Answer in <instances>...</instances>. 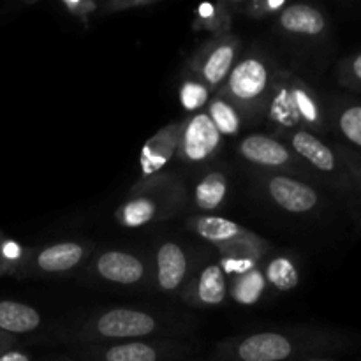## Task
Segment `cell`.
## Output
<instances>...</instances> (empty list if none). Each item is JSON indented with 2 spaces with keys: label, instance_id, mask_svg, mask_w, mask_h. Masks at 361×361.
Wrapping results in <instances>:
<instances>
[{
  "label": "cell",
  "instance_id": "1",
  "mask_svg": "<svg viewBox=\"0 0 361 361\" xmlns=\"http://www.w3.org/2000/svg\"><path fill=\"white\" fill-rule=\"evenodd\" d=\"M268 116L286 130L321 133L330 127V111L309 83L286 74L275 81L268 101Z\"/></svg>",
  "mask_w": 361,
  "mask_h": 361
},
{
  "label": "cell",
  "instance_id": "2",
  "mask_svg": "<svg viewBox=\"0 0 361 361\" xmlns=\"http://www.w3.org/2000/svg\"><path fill=\"white\" fill-rule=\"evenodd\" d=\"M270 87V67L259 56H245L228 76L226 92L236 104H252L267 94Z\"/></svg>",
  "mask_w": 361,
  "mask_h": 361
},
{
  "label": "cell",
  "instance_id": "3",
  "mask_svg": "<svg viewBox=\"0 0 361 361\" xmlns=\"http://www.w3.org/2000/svg\"><path fill=\"white\" fill-rule=\"evenodd\" d=\"M221 133L208 113H196L180 129L178 154L189 162H201L210 159L221 147Z\"/></svg>",
  "mask_w": 361,
  "mask_h": 361
},
{
  "label": "cell",
  "instance_id": "4",
  "mask_svg": "<svg viewBox=\"0 0 361 361\" xmlns=\"http://www.w3.org/2000/svg\"><path fill=\"white\" fill-rule=\"evenodd\" d=\"M95 334L101 338H141L157 330V321L150 314L136 309H113L97 317Z\"/></svg>",
  "mask_w": 361,
  "mask_h": 361
},
{
  "label": "cell",
  "instance_id": "5",
  "mask_svg": "<svg viewBox=\"0 0 361 361\" xmlns=\"http://www.w3.org/2000/svg\"><path fill=\"white\" fill-rule=\"evenodd\" d=\"M267 189L275 204L289 214H310L321 204L319 192L312 185L293 176H271L267 182Z\"/></svg>",
  "mask_w": 361,
  "mask_h": 361
},
{
  "label": "cell",
  "instance_id": "6",
  "mask_svg": "<svg viewBox=\"0 0 361 361\" xmlns=\"http://www.w3.org/2000/svg\"><path fill=\"white\" fill-rule=\"evenodd\" d=\"M296 355L295 342L274 331L249 335L238 342L231 356L238 361H286Z\"/></svg>",
  "mask_w": 361,
  "mask_h": 361
},
{
  "label": "cell",
  "instance_id": "7",
  "mask_svg": "<svg viewBox=\"0 0 361 361\" xmlns=\"http://www.w3.org/2000/svg\"><path fill=\"white\" fill-rule=\"evenodd\" d=\"M289 145L300 159L307 162L321 176L330 175L344 162L341 152L334 150L326 141L309 130H295L289 136Z\"/></svg>",
  "mask_w": 361,
  "mask_h": 361
},
{
  "label": "cell",
  "instance_id": "8",
  "mask_svg": "<svg viewBox=\"0 0 361 361\" xmlns=\"http://www.w3.org/2000/svg\"><path fill=\"white\" fill-rule=\"evenodd\" d=\"M236 51H238V41L231 37H224L208 44L201 55L200 71H197L203 78V83L212 88L224 83L235 67Z\"/></svg>",
  "mask_w": 361,
  "mask_h": 361
},
{
  "label": "cell",
  "instance_id": "9",
  "mask_svg": "<svg viewBox=\"0 0 361 361\" xmlns=\"http://www.w3.org/2000/svg\"><path fill=\"white\" fill-rule=\"evenodd\" d=\"M330 127L344 141V150L361 159V101L341 97L330 111Z\"/></svg>",
  "mask_w": 361,
  "mask_h": 361
},
{
  "label": "cell",
  "instance_id": "10",
  "mask_svg": "<svg viewBox=\"0 0 361 361\" xmlns=\"http://www.w3.org/2000/svg\"><path fill=\"white\" fill-rule=\"evenodd\" d=\"M243 159L263 168H289L295 164V157L288 147L279 140L264 134H250L242 140L238 147Z\"/></svg>",
  "mask_w": 361,
  "mask_h": 361
},
{
  "label": "cell",
  "instance_id": "11",
  "mask_svg": "<svg viewBox=\"0 0 361 361\" xmlns=\"http://www.w3.org/2000/svg\"><path fill=\"white\" fill-rule=\"evenodd\" d=\"M279 25L288 34L319 39L328 34V20L323 11L309 4H291L281 11Z\"/></svg>",
  "mask_w": 361,
  "mask_h": 361
},
{
  "label": "cell",
  "instance_id": "12",
  "mask_svg": "<svg viewBox=\"0 0 361 361\" xmlns=\"http://www.w3.org/2000/svg\"><path fill=\"white\" fill-rule=\"evenodd\" d=\"M95 270L104 281L122 286L137 284L145 277V264L140 257L122 250H108L101 254Z\"/></svg>",
  "mask_w": 361,
  "mask_h": 361
},
{
  "label": "cell",
  "instance_id": "13",
  "mask_svg": "<svg viewBox=\"0 0 361 361\" xmlns=\"http://www.w3.org/2000/svg\"><path fill=\"white\" fill-rule=\"evenodd\" d=\"M189 271L187 254L178 243L164 242L157 250V282L162 291H176Z\"/></svg>",
  "mask_w": 361,
  "mask_h": 361
},
{
  "label": "cell",
  "instance_id": "14",
  "mask_svg": "<svg viewBox=\"0 0 361 361\" xmlns=\"http://www.w3.org/2000/svg\"><path fill=\"white\" fill-rule=\"evenodd\" d=\"M222 252H224L221 264L222 271L240 277L256 268V263L261 257V242L243 233L240 238L222 245Z\"/></svg>",
  "mask_w": 361,
  "mask_h": 361
},
{
  "label": "cell",
  "instance_id": "15",
  "mask_svg": "<svg viewBox=\"0 0 361 361\" xmlns=\"http://www.w3.org/2000/svg\"><path fill=\"white\" fill-rule=\"evenodd\" d=\"M180 129L176 127H166L161 133L155 134L141 150V169L145 175H154L169 162L171 155L178 152Z\"/></svg>",
  "mask_w": 361,
  "mask_h": 361
},
{
  "label": "cell",
  "instance_id": "16",
  "mask_svg": "<svg viewBox=\"0 0 361 361\" xmlns=\"http://www.w3.org/2000/svg\"><path fill=\"white\" fill-rule=\"evenodd\" d=\"M41 326V314L30 305L2 300L0 302V334H30Z\"/></svg>",
  "mask_w": 361,
  "mask_h": 361
},
{
  "label": "cell",
  "instance_id": "17",
  "mask_svg": "<svg viewBox=\"0 0 361 361\" xmlns=\"http://www.w3.org/2000/svg\"><path fill=\"white\" fill-rule=\"evenodd\" d=\"M85 247L76 242H63L49 245L42 249L35 256V264L41 271L48 274H60V271H69L83 259Z\"/></svg>",
  "mask_w": 361,
  "mask_h": 361
},
{
  "label": "cell",
  "instance_id": "18",
  "mask_svg": "<svg viewBox=\"0 0 361 361\" xmlns=\"http://www.w3.org/2000/svg\"><path fill=\"white\" fill-rule=\"evenodd\" d=\"M226 295H228L226 274L219 264H208L207 268H203L200 279H197L194 298L201 305L214 307L224 302Z\"/></svg>",
  "mask_w": 361,
  "mask_h": 361
},
{
  "label": "cell",
  "instance_id": "19",
  "mask_svg": "<svg viewBox=\"0 0 361 361\" xmlns=\"http://www.w3.org/2000/svg\"><path fill=\"white\" fill-rule=\"evenodd\" d=\"M192 229L201 236L217 245H226L233 240L240 238L243 235L242 226L229 221L224 217H215V215H203L192 221Z\"/></svg>",
  "mask_w": 361,
  "mask_h": 361
},
{
  "label": "cell",
  "instance_id": "20",
  "mask_svg": "<svg viewBox=\"0 0 361 361\" xmlns=\"http://www.w3.org/2000/svg\"><path fill=\"white\" fill-rule=\"evenodd\" d=\"M228 194V180L222 173H210L197 183L194 190V201L201 210H217Z\"/></svg>",
  "mask_w": 361,
  "mask_h": 361
},
{
  "label": "cell",
  "instance_id": "21",
  "mask_svg": "<svg viewBox=\"0 0 361 361\" xmlns=\"http://www.w3.org/2000/svg\"><path fill=\"white\" fill-rule=\"evenodd\" d=\"M162 353L155 345L145 342H122L106 348L99 355V361H161Z\"/></svg>",
  "mask_w": 361,
  "mask_h": 361
},
{
  "label": "cell",
  "instance_id": "22",
  "mask_svg": "<svg viewBox=\"0 0 361 361\" xmlns=\"http://www.w3.org/2000/svg\"><path fill=\"white\" fill-rule=\"evenodd\" d=\"M208 116L217 127L221 136L222 134L235 136L242 127V120H240L238 109L235 108V102L229 101L226 95H217L215 99H212L208 104Z\"/></svg>",
  "mask_w": 361,
  "mask_h": 361
},
{
  "label": "cell",
  "instance_id": "23",
  "mask_svg": "<svg viewBox=\"0 0 361 361\" xmlns=\"http://www.w3.org/2000/svg\"><path fill=\"white\" fill-rule=\"evenodd\" d=\"M264 288H267L264 274L257 270V268H254V270L247 271V274L240 275V277H235L231 286V296L240 305H254L263 296Z\"/></svg>",
  "mask_w": 361,
  "mask_h": 361
},
{
  "label": "cell",
  "instance_id": "24",
  "mask_svg": "<svg viewBox=\"0 0 361 361\" xmlns=\"http://www.w3.org/2000/svg\"><path fill=\"white\" fill-rule=\"evenodd\" d=\"M155 215H157V203L152 197L140 196L120 207L116 217L126 228H141L154 221Z\"/></svg>",
  "mask_w": 361,
  "mask_h": 361
},
{
  "label": "cell",
  "instance_id": "25",
  "mask_svg": "<svg viewBox=\"0 0 361 361\" xmlns=\"http://www.w3.org/2000/svg\"><path fill=\"white\" fill-rule=\"evenodd\" d=\"M267 282H270L275 289L279 291H291L298 286L300 275L298 268L295 267L291 259L288 257H275L270 261L267 267V274H264Z\"/></svg>",
  "mask_w": 361,
  "mask_h": 361
},
{
  "label": "cell",
  "instance_id": "26",
  "mask_svg": "<svg viewBox=\"0 0 361 361\" xmlns=\"http://www.w3.org/2000/svg\"><path fill=\"white\" fill-rule=\"evenodd\" d=\"M337 76L342 87L361 94V51L353 53L342 60Z\"/></svg>",
  "mask_w": 361,
  "mask_h": 361
},
{
  "label": "cell",
  "instance_id": "27",
  "mask_svg": "<svg viewBox=\"0 0 361 361\" xmlns=\"http://www.w3.org/2000/svg\"><path fill=\"white\" fill-rule=\"evenodd\" d=\"M210 92L203 81H185L180 87V102L187 111H196L208 102Z\"/></svg>",
  "mask_w": 361,
  "mask_h": 361
},
{
  "label": "cell",
  "instance_id": "28",
  "mask_svg": "<svg viewBox=\"0 0 361 361\" xmlns=\"http://www.w3.org/2000/svg\"><path fill=\"white\" fill-rule=\"evenodd\" d=\"M23 256V249L14 240L0 236V270H11Z\"/></svg>",
  "mask_w": 361,
  "mask_h": 361
},
{
  "label": "cell",
  "instance_id": "29",
  "mask_svg": "<svg viewBox=\"0 0 361 361\" xmlns=\"http://www.w3.org/2000/svg\"><path fill=\"white\" fill-rule=\"evenodd\" d=\"M288 4L284 2H264V0H256V2H250L247 4L245 9L247 14L252 18H263L268 16L271 11H279V9H284Z\"/></svg>",
  "mask_w": 361,
  "mask_h": 361
},
{
  "label": "cell",
  "instance_id": "30",
  "mask_svg": "<svg viewBox=\"0 0 361 361\" xmlns=\"http://www.w3.org/2000/svg\"><path fill=\"white\" fill-rule=\"evenodd\" d=\"M62 6L69 11L74 16H87V14L94 13L97 9V4L90 2V0H80V2H71V0H63Z\"/></svg>",
  "mask_w": 361,
  "mask_h": 361
},
{
  "label": "cell",
  "instance_id": "31",
  "mask_svg": "<svg viewBox=\"0 0 361 361\" xmlns=\"http://www.w3.org/2000/svg\"><path fill=\"white\" fill-rule=\"evenodd\" d=\"M338 150H341V154H342V157H344L345 164H348L349 171L353 173V176H355V180L358 182V185L361 187V159L355 157V155H351V154H348L344 148H338Z\"/></svg>",
  "mask_w": 361,
  "mask_h": 361
},
{
  "label": "cell",
  "instance_id": "32",
  "mask_svg": "<svg viewBox=\"0 0 361 361\" xmlns=\"http://www.w3.org/2000/svg\"><path fill=\"white\" fill-rule=\"evenodd\" d=\"M0 361H32L30 356L23 351H18V349H4L0 353Z\"/></svg>",
  "mask_w": 361,
  "mask_h": 361
},
{
  "label": "cell",
  "instance_id": "33",
  "mask_svg": "<svg viewBox=\"0 0 361 361\" xmlns=\"http://www.w3.org/2000/svg\"><path fill=\"white\" fill-rule=\"evenodd\" d=\"M11 344H13V338H11V335L0 334V353H2L4 349H9Z\"/></svg>",
  "mask_w": 361,
  "mask_h": 361
},
{
  "label": "cell",
  "instance_id": "34",
  "mask_svg": "<svg viewBox=\"0 0 361 361\" xmlns=\"http://www.w3.org/2000/svg\"><path fill=\"white\" fill-rule=\"evenodd\" d=\"M305 361H335L331 358H310V360H305Z\"/></svg>",
  "mask_w": 361,
  "mask_h": 361
}]
</instances>
